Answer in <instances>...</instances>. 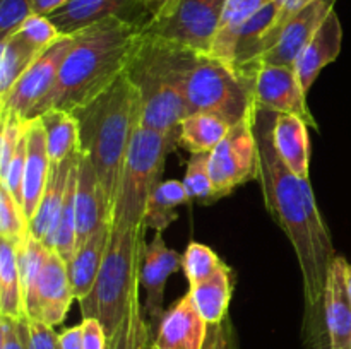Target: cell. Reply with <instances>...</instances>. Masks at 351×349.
Masks as SVG:
<instances>
[{"mask_svg": "<svg viewBox=\"0 0 351 349\" xmlns=\"http://www.w3.org/2000/svg\"><path fill=\"white\" fill-rule=\"evenodd\" d=\"M276 113L257 109L256 139L259 153V173L264 205L271 219L283 229L297 255L304 284V320L302 341L305 349H329L324 324V289L328 272L322 269L315 248L314 231L305 207L304 185L308 178H298L281 161L273 142Z\"/></svg>", "mask_w": 351, "mask_h": 349, "instance_id": "6da1fadb", "label": "cell"}, {"mask_svg": "<svg viewBox=\"0 0 351 349\" xmlns=\"http://www.w3.org/2000/svg\"><path fill=\"white\" fill-rule=\"evenodd\" d=\"M141 38L143 24L122 17H110L75 33L53 89L31 118L50 108L77 113L91 105L127 74Z\"/></svg>", "mask_w": 351, "mask_h": 349, "instance_id": "7a4b0ae2", "label": "cell"}, {"mask_svg": "<svg viewBox=\"0 0 351 349\" xmlns=\"http://www.w3.org/2000/svg\"><path fill=\"white\" fill-rule=\"evenodd\" d=\"M75 116L81 151L91 159L113 211L123 163L130 142L141 129L139 91L125 74L105 94L79 109Z\"/></svg>", "mask_w": 351, "mask_h": 349, "instance_id": "3957f363", "label": "cell"}, {"mask_svg": "<svg viewBox=\"0 0 351 349\" xmlns=\"http://www.w3.org/2000/svg\"><path fill=\"white\" fill-rule=\"evenodd\" d=\"M195 51L144 33L127 75L141 98V127L158 132H178L189 115L185 101V75Z\"/></svg>", "mask_w": 351, "mask_h": 349, "instance_id": "277c9868", "label": "cell"}, {"mask_svg": "<svg viewBox=\"0 0 351 349\" xmlns=\"http://www.w3.org/2000/svg\"><path fill=\"white\" fill-rule=\"evenodd\" d=\"M144 226L112 229L108 250L91 294L81 301L82 318H98L106 335L113 337L127 317L132 294L141 284V267L146 250Z\"/></svg>", "mask_w": 351, "mask_h": 349, "instance_id": "5b68a950", "label": "cell"}, {"mask_svg": "<svg viewBox=\"0 0 351 349\" xmlns=\"http://www.w3.org/2000/svg\"><path fill=\"white\" fill-rule=\"evenodd\" d=\"M178 146V132H158L141 127L130 142L112 211L113 229L143 224L147 201L161 183L167 157Z\"/></svg>", "mask_w": 351, "mask_h": 349, "instance_id": "8992f818", "label": "cell"}, {"mask_svg": "<svg viewBox=\"0 0 351 349\" xmlns=\"http://www.w3.org/2000/svg\"><path fill=\"white\" fill-rule=\"evenodd\" d=\"M185 101L191 113H213L235 125L256 109L252 81L235 67L209 55L195 53L185 75Z\"/></svg>", "mask_w": 351, "mask_h": 349, "instance_id": "52a82bcc", "label": "cell"}, {"mask_svg": "<svg viewBox=\"0 0 351 349\" xmlns=\"http://www.w3.org/2000/svg\"><path fill=\"white\" fill-rule=\"evenodd\" d=\"M225 3L226 0H177L161 16L147 19L143 31L195 53L209 55Z\"/></svg>", "mask_w": 351, "mask_h": 349, "instance_id": "ba28073f", "label": "cell"}, {"mask_svg": "<svg viewBox=\"0 0 351 349\" xmlns=\"http://www.w3.org/2000/svg\"><path fill=\"white\" fill-rule=\"evenodd\" d=\"M256 115L257 108L232 125L225 139L209 153V171L215 185L216 201L228 197L240 185L257 180L259 153L256 139Z\"/></svg>", "mask_w": 351, "mask_h": 349, "instance_id": "9c48e42d", "label": "cell"}, {"mask_svg": "<svg viewBox=\"0 0 351 349\" xmlns=\"http://www.w3.org/2000/svg\"><path fill=\"white\" fill-rule=\"evenodd\" d=\"M72 43H74V34L62 36L57 43L51 44L33 62V65L14 84L9 94L0 99V118L17 116V118L31 120L36 106L53 89L62 62L71 50Z\"/></svg>", "mask_w": 351, "mask_h": 349, "instance_id": "30bf717a", "label": "cell"}, {"mask_svg": "<svg viewBox=\"0 0 351 349\" xmlns=\"http://www.w3.org/2000/svg\"><path fill=\"white\" fill-rule=\"evenodd\" d=\"M247 79L252 81V94L257 109L300 116L308 127L319 129L317 120L307 105V92L302 88L293 67L259 65Z\"/></svg>", "mask_w": 351, "mask_h": 349, "instance_id": "8fae6325", "label": "cell"}, {"mask_svg": "<svg viewBox=\"0 0 351 349\" xmlns=\"http://www.w3.org/2000/svg\"><path fill=\"white\" fill-rule=\"evenodd\" d=\"M335 3L336 0H314L305 9H302L281 31L276 43L243 72V77H249L254 68L259 65H283V67L295 68L297 58L319 29L322 21L335 10Z\"/></svg>", "mask_w": 351, "mask_h": 349, "instance_id": "7c38bea8", "label": "cell"}, {"mask_svg": "<svg viewBox=\"0 0 351 349\" xmlns=\"http://www.w3.org/2000/svg\"><path fill=\"white\" fill-rule=\"evenodd\" d=\"M110 17H122L144 26L149 14L141 0H69L48 14L62 36H71Z\"/></svg>", "mask_w": 351, "mask_h": 349, "instance_id": "4fadbf2b", "label": "cell"}, {"mask_svg": "<svg viewBox=\"0 0 351 349\" xmlns=\"http://www.w3.org/2000/svg\"><path fill=\"white\" fill-rule=\"evenodd\" d=\"M74 300L69 263L62 259L60 253L48 250L47 260L38 279L33 310L29 311L27 318L43 322L55 328L65 320Z\"/></svg>", "mask_w": 351, "mask_h": 349, "instance_id": "5bb4252c", "label": "cell"}, {"mask_svg": "<svg viewBox=\"0 0 351 349\" xmlns=\"http://www.w3.org/2000/svg\"><path fill=\"white\" fill-rule=\"evenodd\" d=\"M182 267V255L168 248L163 240V231H154L151 242L144 250L143 267H141V286L146 293L144 313L149 317L151 334L156 331L165 313V289L171 274Z\"/></svg>", "mask_w": 351, "mask_h": 349, "instance_id": "9a60e30c", "label": "cell"}, {"mask_svg": "<svg viewBox=\"0 0 351 349\" xmlns=\"http://www.w3.org/2000/svg\"><path fill=\"white\" fill-rule=\"evenodd\" d=\"M209 325L199 313L191 291L165 310L154 337V349H202Z\"/></svg>", "mask_w": 351, "mask_h": 349, "instance_id": "2e32d148", "label": "cell"}, {"mask_svg": "<svg viewBox=\"0 0 351 349\" xmlns=\"http://www.w3.org/2000/svg\"><path fill=\"white\" fill-rule=\"evenodd\" d=\"M348 260L336 255L324 289V324L329 349H351V294Z\"/></svg>", "mask_w": 351, "mask_h": 349, "instance_id": "e0dca14e", "label": "cell"}, {"mask_svg": "<svg viewBox=\"0 0 351 349\" xmlns=\"http://www.w3.org/2000/svg\"><path fill=\"white\" fill-rule=\"evenodd\" d=\"M106 219H112V204L105 194L91 159L81 151L75 187V226L77 246L82 245Z\"/></svg>", "mask_w": 351, "mask_h": 349, "instance_id": "ac0fdd59", "label": "cell"}, {"mask_svg": "<svg viewBox=\"0 0 351 349\" xmlns=\"http://www.w3.org/2000/svg\"><path fill=\"white\" fill-rule=\"evenodd\" d=\"M341 44L343 27L338 14H336V10H332L322 21L319 29L315 31L307 47L300 53V57L295 62V72H297V77L305 92L311 91L312 84L319 77L322 68L338 58Z\"/></svg>", "mask_w": 351, "mask_h": 349, "instance_id": "d6986e66", "label": "cell"}, {"mask_svg": "<svg viewBox=\"0 0 351 349\" xmlns=\"http://www.w3.org/2000/svg\"><path fill=\"white\" fill-rule=\"evenodd\" d=\"M79 154H81V149L75 151L74 154H71L62 163H51L48 183L45 187L43 195H41L36 214H34V218L29 222V235L33 238L40 240L48 248H50L51 238H53L55 228H57L58 216H60L62 204H64L69 178H71L74 166L77 164Z\"/></svg>", "mask_w": 351, "mask_h": 349, "instance_id": "ffe728a7", "label": "cell"}, {"mask_svg": "<svg viewBox=\"0 0 351 349\" xmlns=\"http://www.w3.org/2000/svg\"><path fill=\"white\" fill-rule=\"evenodd\" d=\"M51 159L47 149V133L40 118H31L27 127V154L26 168H24V188H23V212L27 222L36 214L41 195L50 177Z\"/></svg>", "mask_w": 351, "mask_h": 349, "instance_id": "44dd1931", "label": "cell"}, {"mask_svg": "<svg viewBox=\"0 0 351 349\" xmlns=\"http://www.w3.org/2000/svg\"><path fill=\"white\" fill-rule=\"evenodd\" d=\"M112 229V219H106L82 245L75 248L74 257L69 262L72 289H74V296L79 303L84 301L95 287L106 250H108Z\"/></svg>", "mask_w": 351, "mask_h": 349, "instance_id": "7402d4cb", "label": "cell"}, {"mask_svg": "<svg viewBox=\"0 0 351 349\" xmlns=\"http://www.w3.org/2000/svg\"><path fill=\"white\" fill-rule=\"evenodd\" d=\"M308 125L300 116L276 113L273 123V142L281 161L298 178H308L311 142Z\"/></svg>", "mask_w": 351, "mask_h": 349, "instance_id": "603a6c76", "label": "cell"}, {"mask_svg": "<svg viewBox=\"0 0 351 349\" xmlns=\"http://www.w3.org/2000/svg\"><path fill=\"white\" fill-rule=\"evenodd\" d=\"M271 2L273 0H226L209 57L218 58L233 67L240 31L249 23L250 17L256 16L263 7Z\"/></svg>", "mask_w": 351, "mask_h": 349, "instance_id": "cb8c5ba5", "label": "cell"}, {"mask_svg": "<svg viewBox=\"0 0 351 349\" xmlns=\"http://www.w3.org/2000/svg\"><path fill=\"white\" fill-rule=\"evenodd\" d=\"M232 125L213 113H191L178 125V146L191 154L211 153L230 132Z\"/></svg>", "mask_w": 351, "mask_h": 349, "instance_id": "d4e9b609", "label": "cell"}, {"mask_svg": "<svg viewBox=\"0 0 351 349\" xmlns=\"http://www.w3.org/2000/svg\"><path fill=\"white\" fill-rule=\"evenodd\" d=\"M189 291L206 324H219L228 317L232 301V269L225 263L209 279L195 287H189Z\"/></svg>", "mask_w": 351, "mask_h": 349, "instance_id": "484cf974", "label": "cell"}, {"mask_svg": "<svg viewBox=\"0 0 351 349\" xmlns=\"http://www.w3.org/2000/svg\"><path fill=\"white\" fill-rule=\"evenodd\" d=\"M38 118L43 123L47 133V149L51 163H62L71 154L81 149L79 120L75 113L60 108H50Z\"/></svg>", "mask_w": 351, "mask_h": 349, "instance_id": "4316f807", "label": "cell"}, {"mask_svg": "<svg viewBox=\"0 0 351 349\" xmlns=\"http://www.w3.org/2000/svg\"><path fill=\"white\" fill-rule=\"evenodd\" d=\"M0 317L26 320L19 255L16 246L0 240Z\"/></svg>", "mask_w": 351, "mask_h": 349, "instance_id": "83f0119b", "label": "cell"}, {"mask_svg": "<svg viewBox=\"0 0 351 349\" xmlns=\"http://www.w3.org/2000/svg\"><path fill=\"white\" fill-rule=\"evenodd\" d=\"M191 201L187 190L184 187V181L178 180H165L154 188L147 201L146 212H144L143 224L146 229L154 231H163L171 222L177 221L178 214L175 209L178 205H184Z\"/></svg>", "mask_w": 351, "mask_h": 349, "instance_id": "f1b7e54d", "label": "cell"}, {"mask_svg": "<svg viewBox=\"0 0 351 349\" xmlns=\"http://www.w3.org/2000/svg\"><path fill=\"white\" fill-rule=\"evenodd\" d=\"M43 51L27 43L17 33L0 41V99L9 94L21 75L33 65Z\"/></svg>", "mask_w": 351, "mask_h": 349, "instance_id": "f546056e", "label": "cell"}, {"mask_svg": "<svg viewBox=\"0 0 351 349\" xmlns=\"http://www.w3.org/2000/svg\"><path fill=\"white\" fill-rule=\"evenodd\" d=\"M141 284L136 287L127 317L113 335V349H146L151 342V328L141 305Z\"/></svg>", "mask_w": 351, "mask_h": 349, "instance_id": "4dcf8cb0", "label": "cell"}, {"mask_svg": "<svg viewBox=\"0 0 351 349\" xmlns=\"http://www.w3.org/2000/svg\"><path fill=\"white\" fill-rule=\"evenodd\" d=\"M0 240L9 242L16 250L24 248L29 240V222L3 185H0Z\"/></svg>", "mask_w": 351, "mask_h": 349, "instance_id": "1f68e13d", "label": "cell"}, {"mask_svg": "<svg viewBox=\"0 0 351 349\" xmlns=\"http://www.w3.org/2000/svg\"><path fill=\"white\" fill-rule=\"evenodd\" d=\"M221 266H225V262L202 243L191 242L182 253V270L187 277L189 287H195L197 284L204 283Z\"/></svg>", "mask_w": 351, "mask_h": 349, "instance_id": "d6a6232c", "label": "cell"}, {"mask_svg": "<svg viewBox=\"0 0 351 349\" xmlns=\"http://www.w3.org/2000/svg\"><path fill=\"white\" fill-rule=\"evenodd\" d=\"M184 187L191 201H201L202 204L215 202V185L209 171V153L191 154L184 177Z\"/></svg>", "mask_w": 351, "mask_h": 349, "instance_id": "836d02e7", "label": "cell"}, {"mask_svg": "<svg viewBox=\"0 0 351 349\" xmlns=\"http://www.w3.org/2000/svg\"><path fill=\"white\" fill-rule=\"evenodd\" d=\"M16 33L40 51L48 50L62 38L55 24L43 14H31Z\"/></svg>", "mask_w": 351, "mask_h": 349, "instance_id": "e575fe53", "label": "cell"}, {"mask_svg": "<svg viewBox=\"0 0 351 349\" xmlns=\"http://www.w3.org/2000/svg\"><path fill=\"white\" fill-rule=\"evenodd\" d=\"M274 5H276V16H274L273 19V24H271V27L267 29L266 36L263 38V41H261L259 44V51H257V58L261 57V55L266 53L267 50H269L271 47H273L274 43L278 41V38H280L281 31L287 27V24L290 23L291 19H293L295 16H297L298 12H300L302 9H305V7L308 5V3H312L314 0H273ZM254 60V62H256ZM252 62V64H254ZM250 64V65H252ZM249 65V67H250ZM247 67V68H249ZM245 68V70H247ZM243 70V72H245ZM243 72H240V74H243Z\"/></svg>", "mask_w": 351, "mask_h": 349, "instance_id": "d590c367", "label": "cell"}, {"mask_svg": "<svg viewBox=\"0 0 351 349\" xmlns=\"http://www.w3.org/2000/svg\"><path fill=\"white\" fill-rule=\"evenodd\" d=\"M0 122H2V133H0V180H2L9 170L17 146L26 135L31 120L5 116V118H0Z\"/></svg>", "mask_w": 351, "mask_h": 349, "instance_id": "8d00e7d4", "label": "cell"}, {"mask_svg": "<svg viewBox=\"0 0 351 349\" xmlns=\"http://www.w3.org/2000/svg\"><path fill=\"white\" fill-rule=\"evenodd\" d=\"M34 14V0H0V41L16 33Z\"/></svg>", "mask_w": 351, "mask_h": 349, "instance_id": "74e56055", "label": "cell"}, {"mask_svg": "<svg viewBox=\"0 0 351 349\" xmlns=\"http://www.w3.org/2000/svg\"><path fill=\"white\" fill-rule=\"evenodd\" d=\"M26 154H27V132L23 140L17 146L16 154L9 164L5 177L0 180V185L9 190V194L16 198L17 204L23 209V188H24V168H26Z\"/></svg>", "mask_w": 351, "mask_h": 349, "instance_id": "f35d334b", "label": "cell"}, {"mask_svg": "<svg viewBox=\"0 0 351 349\" xmlns=\"http://www.w3.org/2000/svg\"><path fill=\"white\" fill-rule=\"evenodd\" d=\"M27 349H60L58 334L53 327L38 320H26Z\"/></svg>", "mask_w": 351, "mask_h": 349, "instance_id": "ab89813d", "label": "cell"}, {"mask_svg": "<svg viewBox=\"0 0 351 349\" xmlns=\"http://www.w3.org/2000/svg\"><path fill=\"white\" fill-rule=\"evenodd\" d=\"M26 320L0 317V349H27Z\"/></svg>", "mask_w": 351, "mask_h": 349, "instance_id": "60d3db41", "label": "cell"}, {"mask_svg": "<svg viewBox=\"0 0 351 349\" xmlns=\"http://www.w3.org/2000/svg\"><path fill=\"white\" fill-rule=\"evenodd\" d=\"M202 349H239L235 327H233L230 317H226L219 324L209 325L208 337H206Z\"/></svg>", "mask_w": 351, "mask_h": 349, "instance_id": "b9f144b4", "label": "cell"}, {"mask_svg": "<svg viewBox=\"0 0 351 349\" xmlns=\"http://www.w3.org/2000/svg\"><path fill=\"white\" fill-rule=\"evenodd\" d=\"M82 346L84 349H106L108 348V335L105 327L98 318H82Z\"/></svg>", "mask_w": 351, "mask_h": 349, "instance_id": "7bdbcfd3", "label": "cell"}, {"mask_svg": "<svg viewBox=\"0 0 351 349\" xmlns=\"http://www.w3.org/2000/svg\"><path fill=\"white\" fill-rule=\"evenodd\" d=\"M58 342H60V349H84V346H82L81 324L62 331L58 334Z\"/></svg>", "mask_w": 351, "mask_h": 349, "instance_id": "ee69618b", "label": "cell"}, {"mask_svg": "<svg viewBox=\"0 0 351 349\" xmlns=\"http://www.w3.org/2000/svg\"><path fill=\"white\" fill-rule=\"evenodd\" d=\"M175 2H177V0H141L144 9H146L147 14H149V19L151 17L161 16V14H163L165 10L170 9Z\"/></svg>", "mask_w": 351, "mask_h": 349, "instance_id": "f6af8a7d", "label": "cell"}, {"mask_svg": "<svg viewBox=\"0 0 351 349\" xmlns=\"http://www.w3.org/2000/svg\"><path fill=\"white\" fill-rule=\"evenodd\" d=\"M69 0H34V14H43L48 16L50 12H53L55 9L64 5Z\"/></svg>", "mask_w": 351, "mask_h": 349, "instance_id": "bcb514c9", "label": "cell"}, {"mask_svg": "<svg viewBox=\"0 0 351 349\" xmlns=\"http://www.w3.org/2000/svg\"><path fill=\"white\" fill-rule=\"evenodd\" d=\"M348 287H350V294H351V263L348 267Z\"/></svg>", "mask_w": 351, "mask_h": 349, "instance_id": "7dc6e473", "label": "cell"}, {"mask_svg": "<svg viewBox=\"0 0 351 349\" xmlns=\"http://www.w3.org/2000/svg\"><path fill=\"white\" fill-rule=\"evenodd\" d=\"M106 349H113V341H112V337L108 339V348H106Z\"/></svg>", "mask_w": 351, "mask_h": 349, "instance_id": "c3c4849f", "label": "cell"}, {"mask_svg": "<svg viewBox=\"0 0 351 349\" xmlns=\"http://www.w3.org/2000/svg\"><path fill=\"white\" fill-rule=\"evenodd\" d=\"M146 349H154V348H153V342H149V346H147Z\"/></svg>", "mask_w": 351, "mask_h": 349, "instance_id": "681fc988", "label": "cell"}]
</instances>
